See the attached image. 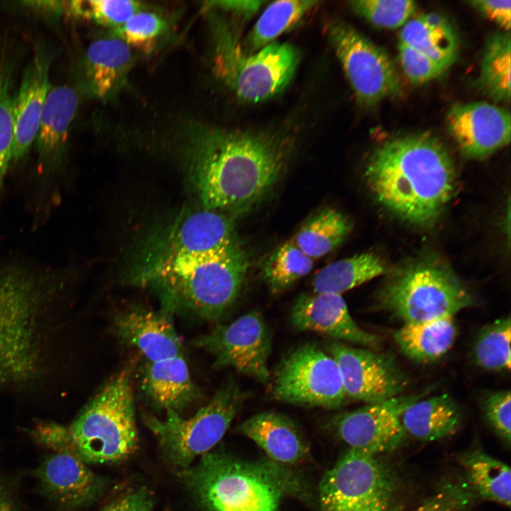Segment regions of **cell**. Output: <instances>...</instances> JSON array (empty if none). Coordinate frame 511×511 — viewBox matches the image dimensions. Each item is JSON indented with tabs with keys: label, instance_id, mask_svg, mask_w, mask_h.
Here are the masks:
<instances>
[{
	"label": "cell",
	"instance_id": "cell-1",
	"mask_svg": "<svg viewBox=\"0 0 511 511\" xmlns=\"http://www.w3.org/2000/svg\"><path fill=\"white\" fill-rule=\"evenodd\" d=\"M185 155L204 208L244 212L278 184L291 142L266 132L229 130L199 123L183 129Z\"/></svg>",
	"mask_w": 511,
	"mask_h": 511
},
{
	"label": "cell",
	"instance_id": "cell-2",
	"mask_svg": "<svg viewBox=\"0 0 511 511\" xmlns=\"http://www.w3.org/2000/svg\"><path fill=\"white\" fill-rule=\"evenodd\" d=\"M364 177L376 201L399 219L417 227L434 225L456 185L448 150L427 132L392 136L371 153Z\"/></svg>",
	"mask_w": 511,
	"mask_h": 511
},
{
	"label": "cell",
	"instance_id": "cell-3",
	"mask_svg": "<svg viewBox=\"0 0 511 511\" xmlns=\"http://www.w3.org/2000/svg\"><path fill=\"white\" fill-rule=\"evenodd\" d=\"M248 262L238 242L203 253L177 255L145 263L132 284L150 287L159 296L160 310L172 316L188 313L219 320L238 299Z\"/></svg>",
	"mask_w": 511,
	"mask_h": 511
},
{
	"label": "cell",
	"instance_id": "cell-4",
	"mask_svg": "<svg viewBox=\"0 0 511 511\" xmlns=\"http://www.w3.org/2000/svg\"><path fill=\"white\" fill-rule=\"evenodd\" d=\"M62 284L57 272L0 262V386L40 375L47 308Z\"/></svg>",
	"mask_w": 511,
	"mask_h": 511
},
{
	"label": "cell",
	"instance_id": "cell-5",
	"mask_svg": "<svg viewBox=\"0 0 511 511\" xmlns=\"http://www.w3.org/2000/svg\"><path fill=\"white\" fill-rule=\"evenodd\" d=\"M181 471L204 511H278L297 484L271 460H242L221 451L208 452Z\"/></svg>",
	"mask_w": 511,
	"mask_h": 511
},
{
	"label": "cell",
	"instance_id": "cell-6",
	"mask_svg": "<svg viewBox=\"0 0 511 511\" xmlns=\"http://www.w3.org/2000/svg\"><path fill=\"white\" fill-rule=\"evenodd\" d=\"M64 429L71 448L87 463H116L133 454L138 434L131 369L109 379Z\"/></svg>",
	"mask_w": 511,
	"mask_h": 511
},
{
	"label": "cell",
	"instance_id": "cell-7",
	"mask_svg": "<svg viewBox=\"0 0 511 511\" xmlns=\"http://www.w3.org/2000/svg\"><path fill=\"white\" fill-rule=\"evenodd\" d=\"M376 301L380 309L404 324L454 316L476 300L446 263L424 256L395 270Z\"/></svg>",
	"mask_w": 511,
	"mask_h": 511
},
{
	"label": "cell",
	"instance_id": "cell-8",
	"mask_svg": "<svg viewBox=\"0 0 511 511\" xmlns=\"http://www.w3.org/2000/svg\"><path fill=\"white\" fill-rule=\"evenodd\" d=\"M208 18L213 41L214 72L239 99L257 103L286 87L299 62L293 46L272 43L256 53H246L220 16L209 11Z\"/></svg>",
	"mask_w": 511,
	"mask_h": 511
},
{
	"label": "cell",
	"instance_id": "cell-9",
	"mask_svg": "<svg viewBox=\"0 0 511 511\" xmlns=\"http://www.w3.org/2000/svg\"><path fill=\"white\" fill-rule=\"evenodd\" d=\"M246 397L238 384L230 379L191 417L169 411L164 419L143 414V421L170 463L184 471L221 441Z\"/></svg>",
	"mask_w": 511,
	"mask_h": 511
},
{
	"label": "cell",
	"instance_id": "cell-10",
	"mask_svg": "<svg viewBox=\"0 0 511 511\" xmlns=\"http://www.w3.org/2000/svg\"><path fill=\"white\" fill-rule=\"evenodd\" d=\"M270 392L278 402L308 407L335 410L348 402L336 361L314 343L302 344L283 357Z\"/></svg>",
	"mask_w": 511,
	"mask_h": 511
},
{
	"label": "cell",
	"instance_id": "cell-11",
	"mask_svg": "<svg viewBox=\"0 0 511 511\" xmlns=\"http://www.w3.org/2000/svg\"><path fill=\"white\" fill-rule=\"evenodd\" d=\"M395 483L376 456L349 449L323 476L321 511H387Z\"/></svg>",
	"mask_w": 511,
	"mask_h": 511
},
{
	"label": "cell",
	"instance_id": "cell-12",
	"mask_svg": "<svg viewBox=\"0 0 511 511\" xmlns=\"http://www.w3.org/2000/svg\"><path fill=\"white\" fill-rule=\"evenodd\" d=\"M326 33L359 104L373 106L401 92L396 67L382 48L340 21H330Z\"/></svg>",
	"mask_w": 511,
	"mask_h": 511
},
{
	"label": "cell",
	"instance_id": "cell-13",
	"mask_svg": "<svg viewBox=\"0 0 511 511\" xmlns=\"http://www.w3.org/2000/svg\"><path fill=\"white\" fill-rule=\"evenodd\" d=\"M209 352L216 369L232 368L261 383L270 376L268 360L272 334L262 314L251 311L227 324H219L193 341Z\"/></svg>",
	"mask_w": 511,
	"mask_h": 511
},
{
	"label": "cell",
	"instance_id": "cell-14",
	"mask_svg": "<svg viewBox=\"0 0 511 511\" xmlns=\"http://www.w3.org/2000/svg\"><path fill=\"white\" fill-rule=\"evenodd\" d=\"M327 352L339 366L348 399L378 403L399 396L407 386L405 375L388 354L337 341Z\"/></svg>",
	"mask_w": 511,
	"mask_h": 511
},
{
	"label": "cell",
	"instance_id": "cell-15",
	"mask_svg": "<svg viewBox=\"0 0 511 511\" xmlns=\"http://www.w3.org/2000/svg\"><path fill=\"white\" fill-rule=\"evenodd\" d=\"M421 395H399L390 400L341 412L331 419L336 435L349 448L376 456L397 449L406 433L402 411Z\"/></svg>",
	"mask_w": 511,
	"mask_h": 511
},
{
	"label": "cell",
	"instance_id": "cell-16",
	"mask_svg": "<svg viewBox=\"0 0 511 511\" xmlns=\"http://www.w3.org/2000/svg\"><path fill=\"white\" fill-rule=\"evenodd\" d=\"M237 242L226 213L204 208L181 215L151 242L145 263L220 249Z\"/></svg>",
	"mask_w": 511,
	"mask_h": 511
},
{
	"label": "cell",
	"instance_id": "cell-17",
	"mask_svg": "<svg viewBox=\"0 0 511 511\" xmlns=\"http://www.w3.org/2000/svg\"><path fill=\"white\" fill-rule=\"evenodd\" d=\"M446 124L461 153L470 158L488 157L510 141V112L488 102L454 105L446 115Z\"/></svg>",
	"mask_w": 511,
	"mask_h": 511
},
{
	"label": "cell",
	"instance_id": "cell-18",
	"mask_svg": "<svg viewBox=\"0 0 511 511\" xmlns=\"http://www.w3.org/2000/svg\"><path fill=\"white\" fill-rule=\"evenodd\" d=\"M292 326L300 331H314L348 344L377 351L380 339L354 321L342 295L331 293L300 295L290 311Z\"/></svg>",
	"mask_w": 511,
	"mask_h": 511
},
{
	"label": "cell",
	"instance_id": "cell-19",
	"mask_svg": "<svg viewBox=\"0 0 511 511\" xmlns=\"http://www.w3.org/2000/svg\"><path fill=\"white\" fill-rule=\"evenodd\" d=\"M79 104L76 90L67 84L50 87L35 137L38 172L45 179L62 172L69 131Z\"/></svg>",
	"mask_w": 511,
	"mask_h": 511
},
{
	"label": "cell",
	"instance_id": "cell-20",
	"mask_svg": "<svg viewBox=\"0 0 511 511\" xmlns=\"http://www.w3.org/2000/svg\"><path fill=\"white\" fill-rule=\"evenodd\" d=\"M34 476L44 494L67 508L89 505L103 488L101 479L72 452H52L35 470Z\"/></svg>",
	"mask_w": 511,
	"mask_h": 511
},
{
	"label": "cell",
	"instance_id": "cell-21",
	"mask_svg": "<svg viewBox=\"0 0 511 511\" xmlns=\"http://www.w3.org/2000/svg\"><path fill=\"white\" fill-rule=\"evenodd\" d=\"M52 59L51 51L39 46L23 70L13 106V162L26 155L35 139L43 106L51 87L49 73Z\"/></svg>",
	"mask_w": 511,
	"mask_h": 511
},
{
	"label": "cell",
	"instance_id": "cell-22",
	"mask_svg": "<svg viewBox=\"0 0 511 511\" xmlns=\"http://www.w3.org/2000/svg\"><path fill=\"white\" fill-rule=\"evenodd\" d=\"M117 335L136 348L147 361L155 362L183 355L182 340L172 317L162 310L134 307L115 318Z\"/></svg>",
	"mask_w": 511,
	"mask_h": 511
},
{
	"label": "cell",
	"instance_id": "cell-23",
	"mask_svg": "<svg viewBox=\"0 0 511 511\" xmlns=\"http://www.w3.org/2000/svg\"><path fill=\"white\" fill-rule=\"evenodd\" d=\"M141 386L150 405L166 412L180 414L200 395L183 355L147 361L142 370Z\"/></svg>",
	"mask_w": 511,
	"mask_h": 511
},
{
	"label": "cell",
	"instance_id": "cell-24",
	"mask_svg": "<svg viewBox=\"0 0 511 511\" xmlns=\"http://www.w3.org/2000/svg\"><path fill=\"white\" fill-rule=\"evenodd\" d=\"M239 434L258 445L271 461L279 464L300 462L308 447L295 422L287 416L265 411L249 417L236 428Z\"/></svg>",
	"mask_w": 511,
	"mask_h": 511
},
{
	"label": "cell",
	"instance_id": "cell-25",
	"mask_svg": "<svg viewBox=\"0 0 511 511\" xmlns=\"http://www.w3.org/2000/svg\"><path fill=\"white\" fill-rule=\"evenodd\" d=\"M133 62L131 48L117 38L92 42L84 57L87 89L101 99L113 97L124 86Z\"/></svg>",
	"mask_w": 511,
	"mask_h": 511
},
{
	"label": "cell",
	"instance_id": "cell-26",
	"mask_svg": "<svg viewBox=\"0 0 511 511\" xmlns=\"http://www.w3.org/2000/svg\"><path fill=\"white\" fill-rule=\"evenodd\" d=\"M462 420L460 407L448 394L419 398L407 406L400 415L405 433L424 441L439 440L454 434Z\"/></svg>",
	"mask_w": 511,
	"mask_h": 511
},
{
	"label": "cell",
	"instance_id": "cell-27",
	"mask_svg": "<svg viewBox=\"0 0 511 511\" xmlns=\"http://www.w3.org/2000/svg\"><path fill=\"white\" fill-rule=\"evenodd\" d=\"M456 336L454 316L404 324L393 334L402 353L420 363L432 362L443 357L452 348Z\"/></svg>",
	"mask_w": 511,
	"mask_h": 511
},
{
	"label": "cell",
	"instance_id": "cell-28",
	"mask_svg": "<svg viewBox=\"0 0 511 511\" xmlns=\"http://www.w3.org/2000/svg\"><path fill=\"white\" fill-rule=\"evenodd\" d=\"M399 41L449 68L455 61L458 43L450 23L436 13L410 19L400 32Z\"/></svg>",
	"mask_w": 511,
	"mask_h": 511
},
{
	"label": "cell",
	"instance_id": "cell-29",
	"mask_svg": "<svg viewBox=\"0 0 511 511\" xmlns=\"http://www.w3.org/2000/svg\"><path fill=\"white\" fill-rule=\"evenodd\" d=\"M19 64L17 44L0 35V194L12 161L15 83Z\"/></svg>",
	"mask_w": 511,
	"mask_h": 511
},
{
	"label": "cell",
	"instance_id": "cell-30",
	"mask_svg": "<svg viewBox=\"0 0 511 511\" xmlns=\"http://www.w3.org/2000/svg\"><path fill=\"white\" fill-rule=\"evenodd\" d=\"M468 485L481 498L510 507L511 471L508 465L481 449L461 455Z\"/></svg>",
	"mask_w": 511,
	"mask_h": 511
},
{
	"label": "cell",
	"instance_id": "cell-31",
	"mask_svg": "<svg viewBox=\"0 0 511 511\" xmlns=\"http://www.w3.org/2000/svg\"><path fill=\"white\" fill-rule=\"evenodd\" d=\"M385 271V264L374 252H364L334 261L314 278L313 292L341 295Z\"/></svg>",
	"mask_w": 511,
	"mask_h": 511
},
{
	"label": "cell",
	"instance_id": "cell-32",
	"mask_svg": "<svg viewBox=\"0 0 511 511\" xmlns=\"http://www.w3.org/2000/svg\"><path fill=\"white\" fill-rule=\"evenodd\" d=\"M353 228L349 218L334 208L323 209L310 216L292 239L314 260L338 248Z\"/></svg>",
	"mask_w": 511,
	"mask_h": 511
},
{
	"label": "cell",
	"instance_id": "cell-33",
	"mask_svg": "<svg viewBox=\"0 0 511 511\" xmlns=\"http://www.w3.org/2000/svg\"><path fill=\"white\" fill-rule=\"evenodd\" d=\"M478 85L495 101L508 103L510 99V35L495 33L487 39Z\"/></svg>",
	"mask_w": 511,
	"mask_h": 511
},
{
	"label": "cell",
	"instance_id": "cell-34",
	"mask_svg": "<svg viewBox=\"0 0 511 511\" xmlns=\"http://www.w3.org/2000/svg\"><path fill=\"white\" fill-rule=\"evenodd\" d=\"M319 2L317 1H277L268 5L246 39L244 50L253 53L272 43L276 38L295 26Z\"/></svg>",
	"mask_w": 511,
	"mask_h": 511
},
{
	"label": "cell",
	"instance_id": "cell-35",
	"mask_svg": "<svg viewBox=\"0 0 511 511\" xmlns=\"http://www.w3.org/2000/svg\"><path fill=\"white\" fill-rule=\"evenodd\" d=\"M510 316L481 329L473 344L472 359L480 368L493 372L509 371L511 367Z\"/></svg>",
	"mask_w": 511,
	"mask_h": 511
},
{
	"label": "cell",
	"instance_id": "cell-36",
	"mask_svg": "<svg viewBox=\"0 0 511 511\" xmlns=\"http://www.w3.org/2000/svg\"><path fill=\"white\" fill-rule=\"evenodd\" d=\"M313 265L314 260L290 240L269 256L263 269V277L270 292L277 295L307 275Z\"/></svg>",
	"mask_w": 511,
	"mask_h": 511
},
{
	"label": "cell",
	"instance_id": "cell-37",
	"mask_svg": "<svg viewBox=\"0 0 511 511\" xmlns=\"http://www.w3.org/2000/svg\"><path fill=\"white\" fill-rule=\"evenodd\" d=\"M67 4L65 9L72 16L111 28L121 26L144 7L141 2L128 0L72 1Z\"/></svg>",
	"mask_w": 511,
	"mask_h": 511
},
{
	"label": "cell",
	"instance_id": "cell-38",
	"mask_svg": "<svg viewBox=\"0 0 511 511\" xmlns=\"http://www.w3.org/2000/svg\"><path fill=\"white\" fill-rule=\"evenodd\" d=\"M348 4L358 16L384 29L402 27L417 9L412 0H355Z\"/></svg>",
	"mask_w": 511,
	"mask_h": 511
},
{
	"label": "cell",
	"instance_id": "cell-39",
	"mask_svg": "<svg viewBox=\"0 0 511 511\" xmlns=\"http://www.w3.org/2000/svg\"><path fill=\"white\" fill-rule=\"evenodd\" d=\"M167 26V21L160 14L141 10L126 22L114 28L110 35L117 38L129 47L148 50L153 47Z\"/></svg>",
	"mask_w": 511,
	"mask_h": 511
},
{
	"label": "cell",
	"instance_id": "cell-40",
	"mask_svg": "<svg viewBox=\"0 0 511 511\" xmlns=\"http://www.w3.org/2000/svg\"><path fill=\"white\" fill-rule=\"evenodd\" d=\"M481 408L488 424L508 446L510 444L511 396L509 390L488 392L481 402Z\"/></svg>",
	"mask_w": 511,
	"mask_h": 511
},
{
	"label": "cell",
	"instance_id": "cell-41",
	"mask_svg": "<svg viewBox=\"0 0 511 511\" xmlns=\"http://www.w3.org/2000/svg\"><path fill=\"white\" fill-rule=\"evenodd\" d=\"M398 56L401 68L413 84H423L430 82L446 70L444 66L399 41Z\"/></svg>",
	"mask_w": 511,
	"mask_h": 511
},
{
	"label": "cell",
	"instance_id": "cell-42",
	"mask_svg": "<svg viewBox=\"0 0 511 511\" xmlns=\"http://www.w3.org/2000/svg\"><path fill=\"white\" fill-rule=\"evenodd\" d=\"M473 497V491L468 483H449L412 511H466Z\"/></svg>",
	"mask_w": 511,
	"mask_h": 511
},
{
	"label": "cell",
	"instance_id": "cell-43",
	"mask_svg": "<svg viewBox=\"0 0 511 511\" xmlns=\"http://www.w3.org/2000/svg\"><path fill=\"white\" fill-rule=\"evenodd\" d=\"M153 506L150 493L147 489L140 488L115 498L101 511H152Z\"/></svg>",
	"mask_w": 511,
	"mask_h": 511
},
{
	"label": "cell",
	"instance_id": "cell-44",
	"mask_svg": "<svg viewBox=\"0 0 511 511\" xmlns=\"http://www.w3.org/2000/svg\"><path fill=\"white\" fill-rule=\"evenodd\" d=\"M477 11L488 18L500 28L509 31L510 28V0H475L468 1Z\"/></svg>",
	"mask_w": 511,
	"mask_h": 511
},
{
	"label": "cell",
	"instance_id": "cell-45",
	"mask_svg": "<svg viewBox=\"0 0 511 511\" xmlns=\"http://www.w3.org/2000/svg\"><path fill=\"white\" fill-rule=\"evenodd\" d=\"M265 3L262 1H214L209 2V9H219L249 16Z\"/></svg>",
	"mask_w": 511,
	"mask_h": 511
},
{
	"label": "cell",
	"instance_id": "cell-46",
	"mask_svg": "<svg viewBox=\"0 0 511 511\" xmlns=\"http://www.w3.org/2000/svg\"><path fill=\"white\" fill-rule=\"evenodd\" d=\"M0 511H23L11 484L0 468Z\"/></svg>",
	"mask_w": 511,
	"mask_h": 511
}]
</instances>
